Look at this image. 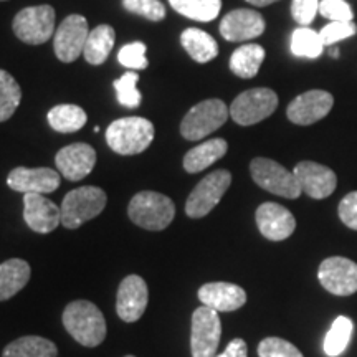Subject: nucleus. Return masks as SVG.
Returning <instances> with one entry per match:
<instances>
[{"label":"nucleus","instance_id":"obj_42","mask_svg":"<svg viewBox=\"0 0 357 357\" xmlns=\"http://www.w3.org/2000/svg\"><path fill=\"white\" fill-rule=\"evenodd\" d=\"M247 2L255 7H266V6H271V3L278 2V0H247Z\"/></svg>","mask_w":357,"mask_h":357},{"label":"nucleus","instance_id":"obj_23","mask_svg":"<svg viewBox=\"0 0 357 357\" xmlns=\"http://www.w3.org/2000/svg\"><path fill=\"white\" fill-rule=\"evenodd\" d=\"M30 275V265L20 258H10L0 263V301L10 300L22 288H25Z\"/></svg>","mask_w":357,"mask_h":357},{"label":"nucleus","instance_id":"obj_10","mask_svg":"<svg viewBox=\"0 0 357 357\" xmlns=\"http://www.w3.org/2000/svg\"><path fill=\"white\" fill-rule=\"evenodd\" d=\"M220 337L222 323L218 312L204 305L199 306L192 314V357H215Z\"/></svg>","mask_w":357,"mask_h":357},{"label":"nucleus","instance_id":"obj_33","mask_svg":"<svg viewBox=\"0 0 357 357\" xmlns=\"http://www.w3.org/2000/svg\"><path fill=\"white\" fill-rule=\"evenodd\" d=\"M137 77L136 71H128L126 75H123L121 78L114 82L116 89V98L118 102L124 108H137L142 101V95L137 91Z\"/></svg>","mask_w":357,"mask_h":357},{"label":"nucleus","instance_id":"obj_39","mask_svg":"<svg viewBox=\"0 0 357 357\" xmlns=\"http://www.w3.org/2000/svg\"><path fill=\"white\" fill-rule=\"evenodd\" d=\"M319 12V0H293L291 15L301 26L310 25Z\"/></svg>","mask_w":357,"mask_h":357},{"label":"nucleus","instance_id":"obj_27","mask_svg":"<svg viewBox=\"0 0 357 357\" xmlns=\"http://www.w3.org/2000/svg\"><path fill=\"white\" fill-rule=\"evenodd\" d=\"M58 349L48 339L40 336H24L7 344L2 357H56Z\"/></svg>","mask_w":357,"mask_h":357},{"label":"nucleus","instance_id":"obj_2","mask_svg":"<svg viewBox=\"0 0 357 357\" xmlns=\"http://www.w3.org/2000/svg\"><path fill=\"white\" fill-rule=\"evenodd\" d=\"M154 124L141 116L116 119L106 129V142L116 154L134 155L144 153L154 141Z\"/></svg>","mask_w":357,"mask_h":357},{"label":"nucleus","instance_id":"obj_43","mask_svg":"<svg viewBox=\"0 0 357 357\" xmlns=\"http://www.w3.org/2000/svg\"><path fill=\"white\" fill-rule=\"evenodd\" d=\"M331 56L333 58H339V48L334 47V45H333V48H331Z\"/></svg>","mask_w":357,"mask_h":357},{"label":"nucleus","instance_id":"obj_17","mask_svg":"<svg viewBox=\"0 0 357 357\" xmlns=\"http://www.w3.org/2000/svg\"><path fill=\"white\" fill-rule=\"evenodd\" d=\"M265 32V19L260 12L250 8H236L223 17L220 35L227 42H247Z\"/></svg>","mask_w":357,"mask_h":357},{"label":"nucleus","instance_id":"obj_37","mask_svg":"<svg viewBox=\"0 0 357 357\" xmlns=\"http://www.w3.org/2000/svg\"><path fill=\"white\" fill-rule=\"evenodd\" d=\"M356 33L357 26L354 25V22H329L319 32L324 47H333L341 40L354 37Z\"/></svg>","mask_w":357,"mask_h":357},{"label":"nucleus","instance_id":"obj_36","mask_svg":"<svg viewBox=\"0 0 357 357\" xmlns=\"http://www.w3.org/2000/svg\"><path fill=\"white\" fill-rule=\"evenodd\" d=\"M146 45L142 42H132L123 47L118 53V61L129 70H146L147 58H146Z\"/></svg>","mask_w":357,"mask_h":357},{"label":"nucleus","instance_id":"obj_38","mask_svg":"<svg viewBox=\"0 0 357 357\" xmlns=\"http://www.w3.org/2000/svg\"><path fill=\"white\" fill-rule=\"evenodd\" d=\"M319 13L329 22H352L354 19L346 0H319Z\"/></svg>","mask_w":357,"mask_h":357},{"label":"nucleus","instance_id":"obj_16","mask_svg":"<svg viewBox=\"0 0 357 357\" xmlns=\"http://www.w3.org/2000/svg\"><path fill=\"white\" fill-rule=\"evenodd\" d=\"M7 185L22 194H52L60 185V172L50 167H15L8 174Z\"/></svg>","mask_w":357,"mask_h":357},{"label":"nucleus","instance_id":"obj_25","mask_svg":"<svg viewBox=\"0 0 357 357\" xmlns=\"http://www.w3.org/2000/svg\"><path fill=\"white\" fill-rule=\"evenodd\" d=\"M181 43L192 60L197 63H207L218 55L215 38L200 29L184 30L181 35Z\"/></svg>","mask_w":357,"mask_h":357},{"label":"nucleus","instance_id":"obj_1","mask_svg":"<svg viewBox=\"0 0 357 357\" xmlns=\"http://www.w3.org/2000/svg\"><path fill=\"white\" fill-rule=\"evenodd\" d=\"M63 326L82 346L96 347L106 337V321L102 312L91 301L70 303L63 311Z\"/></svg>","mask_w":357,"mask_h":357},{"label":"nucleus","instance_id":"obj_18","mask_svg":"<svg viewBox=\"0 0 357 357\" xmlns=\"http://www.w3.org/2000/svg\"><path fill=\"white\" fill-rule=\"evenodd\" d=\"M257 225L260 234L271 242H281L293 235L296 229V220L293 213L283 205L265 202L257 208Z\"/></svg>","mask_w":357,"mask_h":357},{"label":"nucleus","instance_id":"obj_24","mask_svg":"<svg viewBox=\"0 0 357 357\" xmlns=\"http://www.w3.org/2000/svg\"><path fill=\"white\" fill-rule=\"evenodd\" d=\"M116 32L111 25H98L88 35L86 45H84L83 56L89 65H101L105 63L106 58L109 56L111 50L114 47Z\"/></svg>","mask_w":357,"mask_h":357},{"label":"nucleus","instance_id":"obj_11","mask_svg":"<svg viewBox=\"0 0 357 357\" xmlns=\"http://www.w3.org/2000/svg\"><path fill=\"white\" fill-rule=\"evenodd\" d=\"M88 35V20L83 15L73 13L66 17L53 35V48L58 60L63 63L78 60V56L83 55Z\"/></svg>","mask_w":357,"mask_h":357},{"label":"nucleus","instance_id":"obj_22","mask_svg":"<svg viewBox=\"0 0 357 357\" xmlns=\"http://www.w3.org/2000/svg\"><path fill=\"white\" fill-rule=\"evenodd\" d=\"M229 151V144L222 137H215V139H208L202 142V144L192 147L184 155V169L189 174H197L211 167L213 162L222 159L223 155Z\"/></svg>","mask_w":357,"mask_h":357},{"label":"nucleus","instance_id":"obj_20","mask_svg":"<svg viewBox=\"0 0 357 357\" xmlns=\"http://www.w3.org/2000/svg\"><path fill=\"white\" fill-rule=\"evenodd\" d=\"M24 220L37 234H50L61 223V208L43 194H24Z\"/></svg>","mask_w":357,"mask_h":357},{"label":"nucleus","instance_id":"obj_28","mask_svg":"<svg viewBox=\"0 0 357 357\" xmlns=\"http://www.w3.org/2000/svg\"><path fill=\"white\" fill-rule=\"evenodd\" d=\"M48 124L56 132H75L86 124L88 116L77 105H58L48 111Z\"/></svg>","mask_w":357,"mask_h":357},{"label":"nucleus","instance_id":"obj_29","mask_svg":"<svg viewBox=\"0 0 357 357\" xmlns=\"http://www.w3.org/2000/svg\"><path fill=\"white\" fill-rule=\"evenodd\" d=\"M181 15L197 22H212L220 13L222 0H169Z\"/></svg>","mask_w":357,"mask_h":357},{"label":"nucleus","instance_id":"obj_6","mask_svg":"<svg viewBox=\"0 0 357 357\" xmlns=\"http://www.w3.org/2000/svg\"><path fill=\"white\" fill-rule=\"evenodd\" d=\"M250 172L255 184L271 194L284 199H298L301 195V185L298 184L294 172L288 171L276 160L266 158L253 159L250 164Z\"/></svg>","mask_w":357,"mask_h":357},{"label":"nucleus","instance_id":"obj_19","mask_svg":"<svg viewBox=\"0 0 357 357\" xmlns=\"http://www.w3.org/2000/svg\"><path fill=\"white\" fill-rule=\"evenodd\" d=\"M55 162L61 176L78 182L91 174L96 164V151L84 142H75L58 151Z\"/></svg>","mask_w":357,"mask_h":357},{"label":"nucleus","instance_id":"obj_34","mask_svg":"<svg viewBox=\"0 0 357 357\" xmlns=\"http://www.w3.org/2000/svg\"><path fill=\"white\" fill-rule=\"evenodd\" d=\"M128 12L137 13L151 22H160L166 17V7L160 0H123Z\"/></svg>","mask_w":357,"mask_h":357},{"label":"nucleus","instance_id":"obj_32","mask_svg":"<svg viewBox=\"0 0 357 357\" xmlns=\"http://www.w3.org/2000/svg\"><path fill=\"white\" fill-rule=\"evenodd\" d=\"M324 50V43L321 40L319 32L307 29V26H298L291 35V53L294 56L301 58H318Z\"/></svg>","mask_w":357,"mask_h":357},{"label":"nucleus","instance_id":"obj_15","mask_svg":"<svg viewBox=\"0 0 357 357\" xmlns=\"http://www.w3.org/2000/svg\"><path fill=\"white\" fill-rule=\"evenodd\" d=\"M294 176L301 190L311 199L321 200L329 197L337 185V177L331 169L323 164L312 162V160H303L293 169Z\"/></svg>","mask_w":357,"mask_h":357},{"label":"nucleus","instance_id":"obj_26","mask_svg":"<svg viewBox=\"0 0 357 357\" xmlns=\"http://www.w3.org/2000/svg\"><path fill=\"white\" fill-rule=\"evenodd\" d=\"M263 60H265V48L257 43H247L234 52L230 58V70L238 78H253L260 71Z\"/></svg>","mask_w":357,"mask_h":357},{"label":"nucleus","instance_id":"obj_45","mask_svg":"<svg viewBox=\"0 0 357 357\" xmlns=\"http://www.w3.org/2000/svg\"><path fill=\"white\" fill-rule=\"evenodd\" d=\"M0 2H3V0H0Z\"/></svg>","mask_w":357,"mask_h":357},{"label":"nucleus","instance_id":"obj_31","mask_svg":"<svg viewBox=\"0 0 357 357\" xmlns=\"http://www.w3.org/2000/svg\"><path fill=\"white\" fill-rule=\"evenodd\" d=\"M22 101L20 84L6 70H0V123L10 119Z\"/></svg>","mask_w":357,"mask_h":357},{"label":"nucleus","instance_id":"obj_13","mask_svg":"<svg viewBox=\"0 0 357 357\" xmlns=\"http://www.w3.org/2000/svg\"><path fill=\"white\" fill-rule=\"evenodd\" d=\"M334 98L331 93L324 89H311L296 96L288 105L287 116L288 119L300 126H310L321 121L333 109Z\"/></svg>","mask_w":357,"mask_h":357},{"label":"nucleus","instance_id":"obj_44","mask_svg":"<svg viewBox=\"0 0 357 357\" xmlns=\"http://www.w3.org/2000/svg\"><path fill=\"white\" fill-rule=\"evenodd\" d=\"M126 357H134V356H126Z\"/></svg>","mask_w":357,"mask_h":357},{"label":"nucleus","instance_id":"obj_7","mask_svg":"<svg viewBox=\"0 0 357 357\" xmlns=\"http://www.w3.org/2000/svg\"><path fill=\"white\" fill-rule=\"evenodd\" d=\"M278 108V96L270 88H253L238 95L230 105L231 119L240 126H252L266 119Z\"/></svg>","mask_w":357,"mask_h":357},{"label":"nucleus","instance_id":"obj_12","mask_svg":"<svg viewBox=\"0 0 357 357\" xmlns=\"http://www.w3.org/2000/svg\"><path fill=\"white\" fill-rule=\"evenodd\" d=\"M318 278L321 287L336 296H351L357 291V265L349 258H326L319 265Z\"/></svg>","mask_w":357,"mask_h":357},{"label":"nucleus","instance_id":"obj_3","mask_svg":"<svg viewBox=\"0 0 357 357\" xmlns=\"http://www.w3.org/2000/svg\"><path fill=\"white\" fill-rule=\"evenodd\" d=\"M128 215L132 223H136L141 229L160 231L172 223L174 217H176V205L167 195L144 190L131 199Z\"/></svg>","mask_w":357,"mask_h":357},{"label":"nucleus","instance_id":"obj_14","mask_svg":"<svg viewBox=\"0 0 357 357\" xmlns=\"http://www.w3.org/2000/svg\"><path fill=\"white\" fill-rule=\"evenodd\" d=\"M149 291L146 281L137 275H129L121 281L116 298V312L126 323H136L144 314Z\"/></svg>","mask_w":357,"mask_h":357},{"label":"nucleus","instance_id":"obj_30","mask_svg":"<svg viewBox=\"0 0 357 357\" xmlns=\"http://www.w3.org/2000/svg\"><path fill=\"white\" fill-rule=\"evenodd\" d=\"M352 331H354V323L346 316H339L334 319L331 328L324 337V352L329 357H337L347 349L349 346Z\"/></svg>","mask_w":357,"mask_h":357},{"label":"nucleus","instance_id":"obj_21","mask_svg":"<svg viewBox=\"0 0 357 357\" xmlns=\"http://www.w3.org/2000/svg\"><path fill=\"white\" fill-rule=\"evenodd\" d=\"M199 300L204 306L217 312H230L240 310L247 303V293L242 287L225 281L207 283L199 289Z\"/></svg>","mask_w":357,"mask_h":357},{"label":"nucleus","instance_id":"obj_5","mask_svg":"<svg viewBox=\"0 0 357 357\" xmlns=\"http://www.w3.org/2000/svg\"><path fill=\"white\" fill-rule=\"evenodd\" d=\"M230 109L222 100H205L195 105L181 123V134L187 141H200L227 123Z\"/></svg>","mask_w":357,"mask_h":357},{"label":"nucleus","instance_id":"obj_41","mask_svg":"<svg viewBox=\"0 0 357 357\" xmlns=\"http://www.w3.org/2000/svg\"><path fill=\"white\" fill-rule=\"evenodd\" d=\"M215 357H248L247 342H245L243 339L236 337L234 341H230V344L227 346V349L223 351L220 356Z\"/></svg>","mask_w":357,"mask_h":357},{"label":"nucleus","instance_id":"obj_9","mask_svg":"<svg viewBox=\"0 0 357 357\" xmlns=\"http://www.w3.org/2000/svg\"><path fill=\"white\" fill-rule=\"evenodd\" d=\"M231 184V174L227 169H218L204 177L190 192L185 202V213L190 218H202L208 215L220 202L223 194Z\"/></svg>","mask_w":357,"mask_h":357},{"label":"nucleus","instance_id":"obj_40","mask_svg":"<svg viewBox=\"0 0 357 357\" xmlns=\"http://www.w3.org/2000/svg\"><path fill=\"white\" fill-rule=\"evenodd\" d=\"M339 218L346 227L357 230V190L347 194L339 204Z\"/></svg>","mask_w":357,"mask_h":357},{"label":"nucleus","instance_id":"obj_8","mask_svg":"<svg viewBox=\"0 0 357 357\" xmlns=\"http://www.w3.org/2000/svg\"><path fill=\"white\" fill-rule=\"evenodd\" d=\"M17 38L29 45H42L55 35V8L52 6L26 7L12 24Z\"/></svg>","mask_w":357,"mask_h":357},{"label":"nucleus","instance_id":"obj_4","mask_svg":"<svg viewBox=\"0 0 357 357\" xmlns=\"http://www.w3.org/2000/svg\"><path fill=\"white\" fill-rule=\"evenodd\" d=\"M106 192L95 185L79 187L68 192L61 202V225L66 229H79L84 222L100 215L106 207Z\"/></svg>","mask_w":357,"mask_h":357},{"label":"nucleus","instance_id":"obj_35","mask_svg":"<svg viewBox=\"0 0 357 357\" xmlns=\"http://www.w3.org/2000/svg\"><path fill=\"white\" fill-rule=\"evenodd\" d=\"M260 357H303L296 346L281 337H266L258 344Z\"/></svg>","mask_w":357,"mask_h":357}]
</instances>
